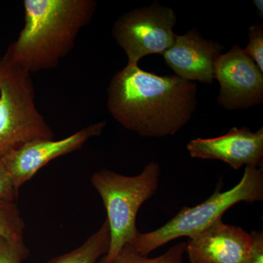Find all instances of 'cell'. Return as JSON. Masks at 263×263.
I'll return each instance as SVG.
<instances>
[{
	"instance_id": "cell-14",
	"label": "cell",
	"mask_w": 263,
	"mask_h": 263,
	"mask_svg": "<svg viewBox=\"0 0 263 263\" xmlns=\"http://www.w3.org/2000/svg\"><path fill=\"white\" fill-rule=\"evenodd\" d=\"M25 222L15 202L0 197V237L9 240L24 239Z\"/></svg>"
},
{
	"instance_id": "cell-10",
	"label": "cell",
	"mask_w": 263,
	"mask_h": 263,
	"mask_svg": "<svg viewBox=\"0 0 263 263\" xmlns=\"http://www.w3.org/2000/svg\"><path fill=\"white\" fill-rule=\"evenodd\" d=\"M224 48L193 28L183 35L176 34L172 46L162 56L175 75L183 80L212 84L215 64Z\"/></svg>"
},
{
	"instance_id": "cell-9",
	"label": "cell",
	"mask_w": 263,
	"mask_h": 263,
	"mask_svg": "<svg viewBox=\"0 0 263 263\" xmlns=\"http://www.w3.org/2000/svg\"><path fill=\"white\" fill-rule=\"evenodd\" d=\"M186 148L193 158L220 160L234 170L262 167L263 127L252 132L248 127H234L224 136L192 140Z\"/></svg>"
},
{
	"instance_id": "cell-1",
	"label": "cell",
	"mask_w": 263,
	"mask_h": 263,
	"mask_svg": "<svg viewBox=\"0 0 263 263\" xmlns=\"http://www.w3.org/2000/svg\"><path fill=\"white\" fill-rule=\"evenodd\" d=\"M197 86L176 75L160 76L127 65L107 89L109 113L128 130L144 138L172 136L195 111Z\"/></svg>"
},
{
	"instance_id": "cell-18",
	"label": "cell",
	"mask_w": 263,
	"mask_h": 263,
	"mask_svg": "<svg viewBox=\"0 0 263 263\" xmlns=\"http://www.w3.org/2000/svg\"><path fill=\"white\" fill-rule=\"evenodd\" d=\"M252 245L246 263H263L262 231H252Z\"/></svg>"
},
{
	"instance_id": "cell-2",
	"label": "cell",
	"mask_w": 263,
	"mask_h": 263,
	"mask_svg": "<svg viewBox=\"0 0 263 263\" xmlns=\"http://www.w3.org/2000/svg\"><path fill=\"white\" fill-rule=\"evenodd\" d=\"M24 25L4 56L29 73L56 68L98 8L95 0H24Z\"/></svg>"
},
{
	"instance_id": "cell-8",
	"label": "cell",
	"mask_w": 263,
	"mask_h": 263,
	"mask_svg": "<svg viewBox=\"0 0 263 263\" xmlns=\"http://www.w3.org/2000/svg\"><path fill=\"white\" fill-rule=\"evenodd\" d=\"M106 121L89 124L61 140L41 139L25 143L0 157L17 191L51 161L81 149L85 143L101 135Z\"/></svg>"
},
{
	"instance_id": "cell-17",
	"label": "cell",
	"mask_w": 263,
	"mask_h": 263,
	"mask_svg": "<svg viewBox=\"0 0 263 263\" xmlns=\"http://www.w3.org/2000/svg\"><path fill=\"white\" fill-rule=\"evenodd\" d=\"M18 196L9 175L0 158V197L9 201L15 202Z\"/></svg>"
},
{
	"instance_id": "cell-12",
	"label": "cell",
	"mask_w": 263,
	"mask_h": 263,
	"mask_svg": "<svg viewBox=\"0 0 263 263\" xmlns=\"http://www.w3.org/2000/svg\"><path fill=\"white\" fill-rule=\"evenodd\" d=\"M110 243V229L105 220L100 229L90 235L80 247L46 263H98L108 253Z\"/></svg>"
},
{
	"instance_id": "cell-6",
	"label": "cell",
	"mask_w": 263,
	"mask_h": 263,
	"mask_svg": "<svg viewBox=\"0 0 263 263\" xmlns=\"http://www.w3.org/2000/svg\"><path fill=\"white\" fill-rule=\"evenodd\" d=\"M176 23L174 10L155 1L119 16L114 24L112 34L118 46L125 52L127 65H138L143 57L162 55L172 46Z\"/></svg>"
},
{
	"instance_id": "cell-15",
	"label": "cell",
	"mask_w": 263,
	"mask_h": 263,
	"mask_svg": "<svg viewBox=\"0 0 263 263\" xmlns=\"http://www.w3.org/2000/svg\"><path fill=\"white\" fill-rule=\"evenodd\" d=\"M29 254L24 239L13 240L0 237V263H23Z\"/></svg>"
},
{
	"instance_id": "cell-11",
	"label": "cell",
	"mask_w": 263,
	"mask_h": 263,
	"mask_svg": "<svg viewBox=\"0 0 263 263\" xmlns=\"http://www.w3.org/2000/svg\"><path fill=\"white\" fill-rule=\"evenodd\" d=\"M252 245L251 233L221 219L190 238L186 252L191 263H246Z\"/></svg>"
},
{
	"instance_id": "cell-5",
	"label": "cell",
	"mask_w": 263,
	"mask_h": 263,
	"mask_svg": "<svg viewBox=\"0 0 263 263\" xmlns=\"http://www.w3.org/2000/svg\"><path fill=\"white\" fill-rule=\"evenodd\" d=\"M41 139H54V133L36 106L32 74L3 56L0 60V157Z\"/></svg>"
},
{
	"instance_id": "cell-3",
	"label": "cell",
	"mask_w": 263,
	"mask_h": 263,
	"mask_svg": "<svg viewBox=\"0 0 263 263\" xmlns=\"http://www.w3.org/2000/svg\"><path fill=\"white\" fill-rule=\"evenodd\" d=\"M160 176V164L150 162L136 176L108 169L97 171L91 176V184L106 210L110 229V248L102 257L104 260H111L124 246L136 239L140 233L136 227L137 214L141 205L157 193Z\"/></svg>"
},
{
	"instance_id": "cell-19",
	"label": "cell",
	"mask_w": 263,
	"mask_h": 263,
	"mask_svg": "<svg viewBox=\"0 0 263 263\" xmlns=\"http://www.w3.org/2000/svg\"><path fill=\"white\" fill-rule=\"evenodd\" d=\"M253 4L256 8V12L259 18L263 19V1L262 0H254Z\"/></svg>"
},
{
	"instance_id": "cell-4",
	"label": "cell",
	"mask_w": 263,
	"mask_h": 263,
	"mask_svg": "<svg viewBox=\"0 0 263 263\" xmlns=\"http://www.w3.org/2000/svg\"><path fill=\"white\" fill-rule=\"evenodd\" d=\"M221 185L205 201L195 207H183L168 222L155 231L138 233L132 248L141 255L148 256L154 250L181 237L190 238L200 234L232 206L240 202L254 203L263 200L262 167H245L238 184L221 193Z\"/></svg>"
},
{
	"instance_id": "cell-16",
	"label": "cell",
	"mask_w": 263,
	"mask_h": 263,
	"mask_svg": "<svg viewBox=\"0 0 263 263\" xmlns=\"http://www.w3.org/2000/svg\"><path fill=\"white\" fill-rule=\"evenodd\" d=\"M249 43L243 51L263 72V24H253L248 29Z\"/></svg>"
},
{
	"instance_id": "cell-7",
	"label": "cell",
	"mask_w": 263,
	"mask_h": 263,
	"mask_svg": "<svg viewBox=\"0 0 263 263\" xmlns=\"http://www.w3.org/2000/svg\"><path fill=\"white\" fill-rule=\"evenodd\" d=\"M219 84L217 103L226 110H247L263 102V72L255 62L235 44L215 64Z\"/></svg>"
},
{
	"instance_id": "cell-13",
	"label": "cell",
	"mask_w": 263,
	"mask_h": 263,
	"mask_svg": "<svg viewBox=\"0 0 263 263\" xmlns=\"http://www.w3.org/2000/svg\"><path fill=\"white\" fill-rule=\"evenodd\" d=\"M185 252L186 243L181 242L171 247L167 252L162 255L155 258H149L148 256L138 253L128 243L111 260L105 261L101 258L98 263H182L183 255Z\"/></svg>"
}]
</instances>
